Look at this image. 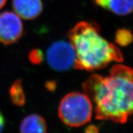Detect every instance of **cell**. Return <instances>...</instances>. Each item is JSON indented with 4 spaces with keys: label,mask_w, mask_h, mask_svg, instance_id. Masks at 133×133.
I'll list each match as a JSON object with an SVG mask.
<instances>
[{
    "label": "cell",
    "mask_w": 133,
    "mask_h": 133,
    "mask_svg": "<svg viewBox=\"0 0 133 133\" xmlns=\"http://www.w3.org/2000/svg\"><path fill=\"white\" fill-rule=\"evenodd\" d=\"M58 110L63 123L71 127H78L91 121L92 102L85 94L71 92L61 100Z\"/></svg>",
    "instance_id": "cell-3"
},
{
    "label": "cell",
    "mask_w": 133,
    "mask_h": 133,
    "mask_svg": "<svg viewBox=\"0 0 133 133\" xmlns=\"http://www.w3.org/2000/svg\"><path fill=\"white\" fill-rule=\"evenodd\" d=\"M29 59L31 64L35 65L40 64L44 59V55L40 49H34L30 52Z\"/></svg>",
    "instance_id": "cell-11"
},
{
    "label": "cell",
    "mask_w": 133,
    "mask_h": 133,
    "mask_svg": "<svg viewBox=\"0 0 133 133\" xmlns=\"http://www.w3.org/2000/svg\"><path fill=\"white\" fill-rule=\"evenodd\" d=\"M83 89L94 103L97 119L123 124L133 115V69L128 66L115 65L107 76L93 75Z\"/></svg>",
    "instance_id": "cell-1"
},
{
    "label": "cell",
    "mask_w": 133,
    "mask_h": 133,
    "mask_svg": "<svg viewBox=\"0 0 133 133\" xmlns=\"http://www.w3.org/2000/svg\"><path fill=\"white\" fill-rule=\"evenodd\" d=\"M98 6L118 16H126L133 11V0H95Z\"/></svg>",
    "instance_id": "cell-8"
},
{
    "label": "cell",
    "mask_w": 133,
    "mask_h": 133,
    "mask_svg": "<svg viewBox=\"0 0 133 133\" xmlns=\"http://www.w3.org/2000/svg\"><path fill=\"white\" fill-rule=\"evenodd\" d=\"M7 0H0V9H2L3 6L6 4Z\"/></svg>",
    "instance_id": "cell-15"
},
{
    "label": "cell",
    "mask_w": 133,
    "mask_h": 133,
    "mask_svg": "<svg viewBox=\"0 0 133 133\" xmlns=\"http://www.w3.org/2000/svg\"><path fill=\"white\" fill-rule=\"evenodd\" d=\"M12 8L22 19L33 20L42 12L43 3L41 0H12Z\"/></svg>",
    "instance_id": "cell-6"
},
{
    "label": "cell",
    "mask_w": 133,
    "mask_h": 133,
    "mask_svg": "<svg viewBox=\"0 0 133 133\" xmlns=\"http://www.w3.org/2000/svg\"><path fill=\"white\" fill-rule=\"evenodd\" d=\"M9 97L11 102L17 107H22L25 104V95L22 81L20 79L16 80L9 88Z\"/></svg>",
    "instance_id": "cell-9"
},
{
    "label": "cell",
    "mask_w": 133,
    "mask_h": 133,
    "mask_svg": "<svg viewBox=\"0 0 133 133\" xmlns=\"http://www.w3.org/2000/svg\"><path fill=\"white\" fill-rule=\"evenodd\" d=\"M68 36L75 52L76 69L94 71L106 67L112 62L123 61L119 48L103 38L99 26L94 23L80 22Z\"/></svg>",
    "instance_id": "cell-2"
},
{
    "label": "cell",
    "mask_w": 133,
    "mask_h": 133,
    "mask_svg": "<svg viewBox=\"0 0 133 133\" xmlns=\"http://www.w3.org/2000/svg\"><path fill=\"white\" fill-rule=\"evenodd\" d=\"M133 41V35L128 29L118 30L115 34V42L119 46L125 47L129 45Z\"/></svg>",
    "instance_id": "cell-10"
},
{
    "label": "cell",
    "mask_w": 133,
    "mask_h": 133,
    "mask_svg": "<svg viewBox=\"0 0 133 133\" xmlns=\"http://www.w3.org/2000/svg\"><path fill=\"white\" fill-rule=\"evenodd\" d=\"M5 124V121H4V118L3 116L2 113L0 111V133L2 132V131L4 129Z\"/></svg>",
    "instance_id": "cell-14"
},
{
    "label": "cell",
    "mask_w": 133,
    "mask_h": 133,
    "mask_svg": "<svg viewBox=\"0 0 133 133\" xmlns=\"http://www.w3.org/2000/svg\"><path fill=\"white\" fill-rule=\"evenodd\" d=\"M45 87L49 91H54L57 87V83L55 81H48L46 83Z\"/></svg>",
    "instance_id": "cell-12"
},
{
    "label": "cell",
    "mask_w": 133,
    "mask_h": 133,
    "mask_svg": "<svg viewBox=\"0 0 133 133\" xmlns=\"http://www.w3.org/2000/svg\"><path fill=\"white\" fill-rule=\"evenodd\" d=\"M21 133H47V124L43 116L33 114L25 117L20 126Z\"/></svg>",
    "instance_id": "cell-7"
},
{
    "label": "cell",
    "mask_w": 133,
    "mask_h": 133,
    "mask_svg": "<svg viewBox=\"0 0 133 133\" xmlns=\"http://www.w3.org/2000/svg\"><path fill=\"white\" fill-rule=\"evenodd\" d=\"M46 59L52 69L59 71H66L74 66L75 52L70 43L57 41L48 48Z\"/></svg>",
    "instance_id": "cell-4"
},
{
    "label": "cell",
    "mask_w": 133,
    "mask_h": 133,
    "mask_svg": "<svg viewBox=\"0 0 133 133\" xmlns=\"http://www.w3.org/2000/svg\"><path fill=\"white\" fill-rule=\"evenodd\" d=\"M24 33L21 17L16 13L4 11L0 13V43L4 45L19 41Z\"/></svg>",
    "instance_id": "cell-5"
},
{
    "label": "cell",
    "mask_w": 133,
    "mask_h": 133,
    "mask_svg": "<svg viewBox=\"0 0 133 133\" xmlns=\"http://www.w3.org/2000/svg\"><path fill=\"white\" fill-rule=\"evenodd\" d=\"M84 132L85 133H99V128L97 126L91 124L86 128Z\"/></svg>",
    "instance_id": "cell-13"
}]
</instances>
